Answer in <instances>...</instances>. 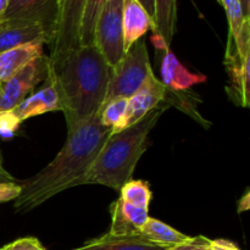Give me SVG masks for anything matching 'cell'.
Masks as SVG:
<instances>
[{
    "label": "cell",
    "instance_id": "5",
    "mask_svg": "<svg viewBox=\"0 0 250 250\" xmlns=\"http://www.w3.org/2000/svg\"><path fill=\"white\" fill-rule=\"evenodd\" d=\"M87 0H58V21L50 45L49 67H55L67 54L81 46V24Z\"/></svg>",
    "mask_w": 250,
    "mask_h": 250
},
{
    "label": "cell",
    "instance_id": "22",
    "mask_svg": "<svg viewBox=\"0 0 250 250\" xmlns=\"http://www.w3.org/2000/svg\"><path fill=\"white\" fill-rule=\"evenodd\" d=\"M107 0H87L81 24V45H90L94 41V28L98 16Z\"/></svg>",
    "mask_w": 250,
    "mask_h": 250
},
{
    "label": "cell",
    "instance_id": "27",
    "mask_svg": "<svg viewBox=\"0 0 250 250\" xmlns=\"http://www.w3.org/2000/svg\"><path fill=\"white\" fill-rule=\"evenodd\" d=\"M21 185L17 181L15 182H0V203H6L16 200L21 194Z\"/></svg>",
    "mask_w": 250,
    "mask_h": 250
},
{
    "label": "cell",
    "instance_id": "13",
    "mask_svg": "<svg viewBox=\"0 0 250 250\" xmlns=\"http://www.w3.org/2000/svg\"><path fill=\"white\" fill-rule=\"evenodd\" d=\"M111 226L109 233L117 237L138 236L139 231L149 219V210L127 204L121 199L115 200L110 208Z\"/></svg>",
    "mask_w": 250,
    "mask_h": 250
},
{
    "label": "cell",
    "instance_id": "32",
    "mask_svg": "<svg viewBox=\"0 0 250 250\" xmlns=\"http://www.w3.org/2000/svg\"><path fill=\"white\" fill-rule=\"evenodd\" d=\"M242 205H244L243 211H244V210H248L249 209V194H248V193H247V194L244 195L243 200H241V202H239V208H241Z\"/></svg>",
    "mask_w": 250,
    "mask_h": 250
},
{
    "label": "cell",
    "instance_id": "26",
    "mask_svg": "<svg viewBox=\"0 0 250 250\" xmlns=\"http://www.w3.org/2000/svg\"><path fill=\"white\" fill-rule=\"evenodd\" d=\"M0 250H46L36 237H23L19 238L6 246L1 247Z\"/></svg>",
    "mask_w": 250,
    "mask_h": 250
},
{
    "label": "cell",
    "instance_id": "16",
    "mask_svg": "<svg viewBox=\"0 0 250 250\" xmlns=\"http://www.w3.org/2000/svg\"><path fill=\"white\" fill-rule=\"evenodd\" d=\"M43 42H33L0 54V84L23 68L27 63L43 55Z\"/></svg>",
    "mask_w": 250,
    "mask_h": 250
},
{
    "label": "cell",
    "instance_id": "17",
    "mask_svg": "<svg viewBox=\"0 0 250 250\" xmlns=\"http://www.w3.org/2000/svg\"><path fill=\"white\" fill-rule=\"evenodd\" d=\"M138 236L144 241L155 246L171 250L185 244L190 239L189 236L168 226L165 222L149 216L144 226L139 231Z\"/></svg>",
    "mask_w": 250,
    "mask_h": 250
},
{
    "label": "cell",
    "instance_id": "29",
    "mask_svg": "<svg viewBox=\"0 0 250 250\" xmlns=\"http://www.w3.org/2000/svg\"><path fill=\"white\" fill-rule=\"evenodd\" d=\"M154 21V0H138Z\"/></svg>",
    "mask_w": 250,
    "mask_h": 250
},
{
    "label": "cell",
    "instance_id": "30",
    "mask_svg": "<svg viewBox=\"0 0 250 250\" xmlns=\"http://www.w3.org/2000/svg\"><path fill=\"white\" fill-rule=\"evenodd\" d=\"M238 1L241 4L242 11H243L246 20H249L250 21V0H238Z\"/></svg>",
    "mask_w": 250,
    "mask_h": 250
},
{
    "label": "cell",
    "instance_id": "3",
    "mask_svg": "<svg viewBox=\"0 0 250 250\" xmlns=\"http://www.w3.org/2000/svg\"><path fill=\"white\" fill-rule=\"evenodd\" d=\"M168 105L161 103L139 121L111 133L95 156L81 185H102L115 190L132 180L136 166L148 148V136Z\"/></svg>",
    "mask_w": 250,
    "mask_h": 250
},
{
    "label": "cell",
    "instance_id": "15",
    "mask_svg": "<svg viewBox=\"0 0 250 250\" xmlns=\"http://www.w3.org/2000/svg\"><path fill=\"white\" fill-rule=\"evenodd\" d=\"M161 82L171 92H186L207 81L205 75H198L187 70L176 58L171 49L164 51L163 62H161Z\"/></svg>",
    "mask_w": 250,
    "mask_h": 250
},
{
    "label": "cell",
    "instance_id": "12",
    "mask_svg": "<svg viewBox=\"0 0 250 250\" xmlns=\"http://www.w3.org/2000/svg\"><path fill=\"white\" fill-rule=\"evenodd\" d=\"M43 83L44 84L38 90L31 93L12 110L21 124L31 117L39 116L46 112L61 111L60 98L53 80L48 76Z\"/></svg>",
    "mask_w": 250,
    "mask_h": 250
},
{
    "label": "cell",
    "instance_id": "28",
    "mask_svg": "<svg viewBox=\"0 0 250 250\" xmlns=\"http://www.w3.org/2000/svg\"><path fill=\"white\" fill-rule=\"evenodd\" d=\"M171 250H202V249H200V247H199V244H198L195 237H190L189 241L186 242L185 244H182V246H180V247H176V248H173Z\"/></svg>",
    "mask_w": 250,
    "mask_h": 250
},
{
    "label": "cell",
    "instance_id": "23",
    "mask_svg": "<svg viewBox=\"0 0 250 250\" xmlns=\"http://www.w3.org/2000/svg\"><path fill=\"white\" fill-rule=\"evenodd\" d=\"M220 4L225 7L227 20H229V42H231L236 46L242 31H243L244 24H246V22H249V20H246V17H244L238 0H220Z\"/></svg>",
    "mask_w": 250,
    "mask_h": 250
},
{
    "label": "cell",
    "instance_id": "33",
    "mask_svg": "<svg viewBox=\"0 0 250 250\" xmlns=\"http://www.w3.org/2000/svg\"><path fill=\"white\" fill-rule=\"evenodd\" d=\"M9 0H0V19H1L2 14H4L5 9H6V5Z\"/></svg>",
    "mask_w": 250,
    "mask_h": 250
},
{
    "label": "cell",
    "instance_id": "1",
    "mask_svg": "<svg viewBox=\"0 0 250 250\" xmlns=\"http://www.w3.org/2000/svg\"><path fill=\"white\" fill-rule=\"evenodd\" d=\"M111 133V129L100 122L98 114L67 129L65 144L54 160L38 173L20 182L22 189L14 200L15 211L26 214L59 193L80 186Z\"/></svg>",
    "mask_w": 250,
    "mask_h": 250
},
{
    "label": "cell",
    "instance_id": "25",
    "mask_svg": "<svg viewBox=\"0 0 250 250\" xmlns=\"http://www.w3.org/2000/svg\"><path fill=\"white\" fill-rule=\"evenodd\" d=\"M202 250H241L233 242L227 239H209L204 236L195 237Z\"/></svg>",
    "mask_w": 250,
    "mask_h": 250
},
{
    "label": "cell",
    "instance_id": "11",
    "mask_svg": "<svg viewBox=\"0 0 250 250\" xmlns=\"http://www.w3.org/2000/svg\"><path fill=\"white\" fill-rule=\"evenodd\" d=\"M33 42L49 44L48 34L39 23L20 20L0 21V54Z\"/></svg>",
    "mask_w": 250,
    "mask_h": 250
},
{
    "label": "cell",
    "instance_id": "24",
    "mask_svg": "<svg viewBox=\"0 0 250 250\" xmlns=\"http://www.w3.org/2000/svg\"><path fill=\"white\" fill-rule=\"evenodd\" d=\"M20 120L11 111H0V137L4 139L12 138L19 129Z\"/></svg>",
    "mask_w": 250,
    "mask_h": 250
},
{
    "label": "cell",
    "instance_id": "19",
    "mask_svg": "<svg viewBox=\"0 0 250 250\" xmlns=\"http://www.w3.org/2000/svg\"><path fill=\"white\" fill-rule=\"evenodd\" d=\"M177 22V0H154V34L170 46Z\"/></svg>",
    "mask_w": 250,
    "mask_h": 250
},
{
    "label": "cell",
    "instance_id": "20",
    "mask_svg": "<svg viewBox=\"0 0 250 250\" xmlns=\"http://www.w3.org/2000/svg\"><path fill=\"white\" fill-rule=\"evenodd\" d=\"M127 114V99L116 98L110 102H106L100 107L99 119L105 127L111 129L112 133L122 131L127 127L126 121Z\"/></svg>",
    "mask_w": 250,
    "mask_h": 250
},
{
    "label": "cell",
    "instance_id": "7",
    "mask_svg": "<svg viewBox=\"0 0 250 250\" xmlns=\"http://www.w3.org/2000/svg\"><path fill=\"white\" fill-rule=\"evenodd\" d=\"M48 56H39L0 84V111H11L48 77Z\"/></svg>",
    "mask_w": 250,
    "mask_h": 250
},
{
    "label": "cell",
    "instance_id": "21",
    "mask_svg": "<svg viewBox=\"0 0 250 250\" xmlns=\"http://www.w3.org/2000/svg\"><path fill=\"white\" fill-rule=\"evenodd\" d=\"M120 192V199L127 204L134 205V207L143 208L149 210L153 193H151L149 183L142 180L128 181L121 187Z\"/></svg>",
    "mask_w": 250,
    "mask_h": 250
},
{
    "label": "cell",
    "instance_id": "31",
    "mask_svg": "<svg viewBox=\"0 0 250 250\" xmlns=\"http://www.w3.org/2000/svg\"><path fill=\"white\" fill-rule=\"evenodd\" d=\"M15 177L12 175H10L9 172H2L0 173V182H15Z\"/></svg>",
    "mask_w": 250,
    "mask_h": 250
},
{
    "label": "cell",
    "instance_id": "9",
    "mask_svg": "<svg viewBox=\"0 0 250 250\" xmlns=\"http://www.w3.org/2000/svg\"><path fill=\"white\" fill-rule=\"evenodd\" d=\"M225 65L229 76V85L227 88L229 99L238 106L248 107L250 100V55L241 58L233 44L229 42Z\"/></svg>",
    "mask_w": 250,
    "mask_h": 250
},
{
    "label": "cell",
    "instance_id": "14",
    "mask_svg": "<svg viewBox=\"0 0 250 250\" xmlns=\"http://www.w3.org/2000/svg\"><path fill=\"white\" fill-rule=\"evenodd\" d=\"M122 29L125 53L143 38L149 29L154 31L153 19L138 0H124L122 2Z\"/></svg>",
    "mask_w": 250,
    "mask_h": 250
},
{
    "label": "cell",
    "instance_id": "34",
    "mask_svg": "<svg viewBox=\"0 0 250 250\" xmlns=\"http://www.w3.org/2000/svg\"><path fill=\"white\" fill-rule=\"evenodd\" d=\"M2 172H6V170L2 167V154H1V150H0V173Z\"/></svg>",
    "mask_w": 250,
    "mask_h": 250
},
{
    "label": "cell",
    "instance_id": "8",
    "mask_svg": "<svg viewBox=\"0 0 250 250\" xmlns=\"http://www.w3.org/2000/svg\"><path fill=\"white\" fill-rule=\"evenodd\" d=\"M2 20H20L39 23L53 41L58 21V0H9Z\"/></svg>",
    "mask_w": 250,
    "mask_h": 250
},
{
    "label": "cell",
    "instance_id": "4",
    "mask_svg": "<svg viewBox=\"0 0 250 250\" xmlns=\"http://www.w3.org/2000/svg\"><path fill=\"white\" fill-rule=\"evenodd\" d=\"M153 73L148 49L143 38L125 53L121 60L111 67L109 85L104 103L116 98H131Z\"/></svg>",
    "mask_w": 250,
    "mask_h": 250
},
{
    "label": "cell",
    "instance_id": "18",
    "mask_svg": "<svg viewBox=\"0 0 250 250\" xmlns=\"http://www.w3.org/2000/svg\"><path fill=\"white\" fill-rule=\"evenodd\" d=\"M71 250H167L144 241L139 236L117 237L106 233Z\"/></svg>",
    "mask_w": 250,
    "mask_h": 250
},
{
    "label": "cell",
    "instance_id": "2",
    "mask_svg": "<svg viewBox=\"0 0 250 250\" xmlns=\"http://www.w3.org/2000/svg\"><path fill=\"white\" fill-rule=\"evenodd\" d=\"M111 67L94 44L81 45L49 67L67 129L98 114L104 104Z\"/></svg>",
    "mask_w": 250,
    "mask_h": 250
},
{
    "label": "cell",
    "instance_id": "10",
    "mask_svg": "<svg viewBox=\"0 0 250 250\" xmlns=\"http://www.w3.org/2000/svg\"><path fill=\"white\" fill-rule=\"evenodd\" d=\"M167 88L160 80L155 77L154 72L146 78L144 84L127 99V127L136 124L150 110L164 103Z\"/></svg>",
    "mask_w": 250,
    "mask_h": 250
},
{
    "label": "cell",
    "instance_id": "6",
    "mask_svg": "<svg viewBox=\"0 0 250 250\" xmlns=\"http://www.w3.org/2000/svg\"><path fill=\"white\" fill-rule=\"evenodd\" d=\"M122 2L124 0H107L98 16L94 28L93 44L110 67H114L125 55Z\"/></svg>",
    "mask_w": 250,
    "mask_h": 250
},
{
    "label": "cell",
    "instance_id": "35",
    "mask_svg": "<svg viewBox=\"0 0 250 250\" xmlns=\"http://www.w3.org/2000/svg\"><path fill=\"white\" fill-rule=\"evenodd\" d=\"M219 2H220V0H219Z\"/></svg>",
    "mask_w": 250,
    "mask_h": 250
}]
</instances>
